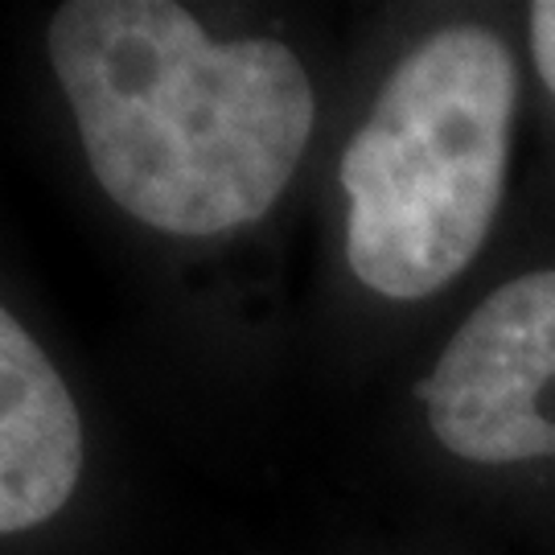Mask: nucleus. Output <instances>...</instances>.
Returning <instances> with one entry per match:
<instances>
[{
	"instance_id": "obj_1",
	"label": "nucleus",
	"mask_w": 555,
	"mask_h": 555,
	"mask_svg": "<svg viewBox=\"0 0 555 555\" xmlns=\"http://www.w3.org/2000/svg\"><path fill=\"white\" fill-rule=\"evenodd\" d=\"M50 62L103 194L165 235H222L268 215L318 116L288 46L210 41L169 0H66Z\"/></svg>"
},
{
	"instance_id": "obj_2",
	"label": "nucleus",
	"mask_w": 555,
	"mask_h": 555,
	"mask_svg": "<svg viewBox=\"0 0 555 555\" xmlns=\"http://www.w3.org/2000/svg\"><path fill=\"white\" fill-rule=\"evenodd\" d=\"M518 75L481 25H449L383 82L341 153L346 259L391 300H420L469 268L506 185Z\"/></svg>"
},
{
	"instance_id": "obj_3",
	"label": "nucleus",
	"mask_w": 555,
	"mask_h": 555,
	"mask_svg": "<svg viewBox=\"0 0 555 555\" xmlns=\"http://www.w3.org/2000/svg\"><path fill=\"white\" fill-rule=\"evenodd\" d=\"M453 456L511 465L555 456V272H531L477 305L420 383Z\"/></svg>"
},
{
	"instance_id": "obj_4",
	"label": "nucleus",
	"mask_w": 555,
	"mask_h": 555,
	"mask_svg": "<svg viewBox=\"0 0 555 555\" xmlns=\"http://www.w3.org/2000/svg\"><path fill=\"white\" fill-rule=\"evenodd\" d=\"M79 474V408L46 350L0 305V535L59 515Z\"/></svg>"
},
{
	"instance_id": "obj_5",
	"label": "nucleus",
	"mask_w": 555,
	"mask_h": 555,
	"mask_svg": "<svg viewBox=\"0 0 555 555\" xmlns=\"http://www.w3.org/2000/svg\"><path fill=\"white\" fill-rule=\"evenodd\" d=\"M531 46H535L539 75L555 91V0L531 4Z\"/></svg>"
}]
</instances>
